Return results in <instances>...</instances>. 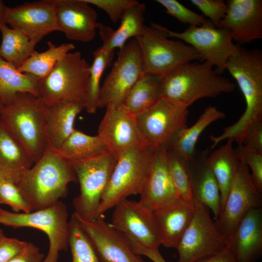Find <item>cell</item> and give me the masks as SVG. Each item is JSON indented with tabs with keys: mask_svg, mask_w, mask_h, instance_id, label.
<instances>
[{
	"mask_svg": "<svg viewBox=\"0 0 262 262\" xmlns=\"http://www.w3.org/2000/svg\"><path fill=\"white\" fill-rule=\"evenodd\" d=\"M116 162L115 157L108 152L71 163L80 184V194L73 201V214L78 220L92 221L96 218Z\"/></svg>",
	"mask_w": 262,
	"mask_h": 262,
	"instance_id": "cell-7",
	"label": "cell"
},
{
	"mask_svg": "<svg viewBox=\"0 0 262 262\" xmlns=\"http://www.w3.org/2000/svg\"><path fill=\"white\" fill-rule=\"evenodd\" d=\"M208 149L196 150L188 159L193 199L210 209L216 220L221 210L219 186L209 164Z\"/></svg>",
	"mask_w": 262,
	"mask_h": 262,
	"instance_id": "cell-23",
	"label": "cell"
},
{
	"mask_svg": "<svg viewBox=\"0 0 262 262\" xmlns=\"http://www.w3.org/2000/svg\"><path fill=\"white\" fill-rule=\"evenodd\" d=\"M66 205L60 200L30 213H16L0 207V225L14 229L29 227L45 233L49 248L42 262H58L59 252L68 246L69 221Z\"/></svg>",
	"mask_w": 262,
	"mask_h": 262,
	"instance_id": "cell-6",
	"label": "cell"
},
{
	"mask_svg": "<svg viewBox=\"0 0 262 262\" xmlns=\"http://www.w3.org/2000/svg\"><path fill=\"white\" fill-rule=\"evenodd\" d=\"M226 3V14L217 27L229 30L239 45L262 38V0H228Z\"/></svg>",
	"mask_w": 262,
	"mask_h": 262,
	"instance_id": "cell-20",
	"label": "cell"
},
{
	"mask_svg": "<svg viewBox=\"0 0 262 262\" xmlns=\"http://www.w3.org/2000/svg\"><path fill=\"white\" fill-rule=\"evenodd\" d=\"M0 56L18 69L35 51V45L23 33L6 24L0 26Z\"/></svg>",
	"mask_w": 262,
	"mask_h": 262,
	"instance_id": "cell-33",
	"label": "cell"
},
{
	"mask_svg": "<svg viewBox=\"0 0 262 262\" xmlns=\"http://www.w3.org/2000/svg\"><path fill=\"white\" fill-rule=\"evenodd\" d=\"M8 8L3 1L0 0V26L6 24V17Z\"/></svg>",
	"mask_w": 262,
	"mask_h": 262,
	"instance_id": "cell-48",
	"label": "cell"
},
{
	"mask_svg": "<svg viewBox=\"0 0 262 262\" xmlns=\"http://www.w3.org/2000/svg\"><path fill=\"white\" fill-rule=\"evenodd\" d=\"M91 5L104 11L114 23L118 21L124 12L129 7L137 3L136 0H84Z\"/></svg>",
	"mask_w": 262,
	"mask_h": 262,
	"instance_id": "cell-41",
	"label": "cell"
},
{
	"mask_svg": "<svg viewBox=\"0 0 262 262\" xmlns=\"http://www.w3.org/2000/svg\"><path fill=\"white\" fill-rule=\"evenodd\" d=\"M207 61L184 63L162 77L163 97L188 108L204 98L233 92L236 85Z\"/></svg>",
	"mask_w": 262,
	"mask_h": 262,
	"instance_id": "cell-3",
	"label": "cell"
},
{
	"mask_svg": "<svg viewBox=\"0 0 262 262\" xmlns=\"http://www.w3.org/2000/svg\"><path fill=\"white\" fill-rule=\"evenodd\" d=\"M0 204L10 206L16 213L32 212L16 184L7 180L0 184Z\"/></svg>",
	"mask_w": 262,
	"mask_h": 262,
	"instance_id": "cell-39",
	"label": "cell"
},
{
	"mask_svg": "<svg viewBox=\"0 0 262 262\" xmlns=\"http://www.w3.org/2000/svg\"><path fill=\"white\" fill-rule=\"evenodd\" d=\"M190 2L216 27L227 11V4L224 0H191Z\"/></svg>",
	"mask_w": 262,
	"mask_h": 262,
	"instance_id": "cell-42",
	"label": "cell"
},
{
	"mask_svg": "<svg viewBox=\"0 0 262 262\" xmlns=\"http://www.w3.org/2000/svg\"><path fill=\"white\" fill-rule=\"evenodd\" d=\"M240 161L251 171V178L257 190L262 194V153L250 150L243 145L235 148Z\"/></svg>",
	"mask_w": 262,
	"mask_h": 262,
	"instance_id": "cell-40",
	"label": "cell"
},
{
	"mask_svg": "<svg viewBox=\"0 0 262 262\" xmlns=\"http://www.w3.org/2000/svg\"><path fill=\"white\" fill-rule=\"evenodd\" d=\"M151 25L167 37L178 39L193 47L199 54L200 61L211 64L220 75L226 70L229 59L241 46L234 43L229 30L217 27L210 21L200 26H189L181 32L170 30L156 23Z\"/></svg>",
	"mask_w": 262,
	"mask_h": 262,
	"instance_id": "cell-9",
	"label": "cell"
},
{
	"mask_svg": "<svg viewBox=\"0 0 262 262\" xmlns=\"http://www.w3.org/2000/svg\"><path fill=\"white\" fill-rule=\"evenodd\" d=\"M57 31L67 38L88 43L95 38L97 30L98 14L84 0H55Z\"/></svg>",
	"mask_w": 262,
	"mask_h": 262,
	"instance_id": "cell-19",
	"label": "cell"
},
{
	"mask_svg": "<svg viewBox=\"0 0 262 262\" xmlns=\"http://www.w3.org/2000/svg\"><path fill=\"white\" fill-rule=\"evenodd\" d=\"M44 258L39 247L32 243L27 242L22 251L8 262H42Z\"/></svg>",
	"mask_w": 262,
	"mask_h": 262,
	"instance_id": "cell-45",
	"label": "cell"
},
{
	"mask_svg": "<svg viewBox=\"0 0 262 262\" xmlns=\"http://www.w3.org/2000/svg\"><path fill=\"white\" fill-rule=\"evenodd\" d=\"M93 61L90 67L87 83L85 109L89 114L96 113L100 88V82L105 69L111 64L114 56V50L98 48L93 53Z\"/></svg>",
	"mask_w": 262,
	"mask_h": 262,
	"instance_id": "cell-35",
	"label": "cell"
},
{
	"mask_svg": "<svg viewBox=\"0 0 262 262\" xmlns=\"http://www.w3.org/2000/svg\"><path fill=\"white\" fill-rule=\"evenodd\" d=\"M34 164L25 149L0 123V173L17 184Z\"/></svg>",
	"mask_w": 262,
	"mask_h": 262,
	"instance_id": "cell-27",
	"label": "cell"
},
{
	"mask_svg": "<svg viewBox=\"0 0 262 262\" xmlns=\"http://www.w3.org/2000/svg\"><path fill=\"white\" fill-rule=\"evenodd\" d=\"M249 169L240 162L226 200L215 222L226 240L244 216L252 209L262 207V194L251 178Z\"/></svg>",
	"mask_w": 262,
	"mask_h": 262,
	"instance_id": "cell-14",
	"label": "cell"
},
{
	"mask_svg": "<svg viewBox=\"0 0 262 262\" xmlns=\"http://www.w3.org/2000/svg\"><path fill=\"white\" fill-rule=\"evenodd\" d=\"M76 175L69 161L48 148L16 184L31 211L50 206L68 193Z\"/></svg>",
	"mask_w": 262,
	"mask_h": 262,
	"instance_id": "cell-2",
	"label": "cell"
},
{
	"mask_svg": "<svg viewBox=\"0 0 262 262\" xmlns=\"http://www.w3.org/2000/svg\"><path fill=\"white\" fill-rule=\"evenodd\" d=\"M90 67L80 52H68L48 75L39 79V97L47 106L66 99L85 102Z\"/></svg>",
	"mask_w": 262,
	"mask_h": 262,
	"instance_id": "cell-8",
	"label": "cell"
},
{
	"mask_svg": "<svg viewBox=\"0 0 262 262\" xmlns=\"http://www.w3.org/2000/svg\"><path fill=\"white\" fill-rule=\"evenodd\" d=\"M237 262H256L262 254V208L251 209L227 240Z\"/></svg>",
	"mask_w": 262,
	"mask_h": 262,
	"instance_id": "cell-22",
	"label": "cell"
},
{
	"mask_svg": "<svg viewBox=\"0 0 262 262\" xmlns=\"http://www.w3.org/2000/svg\"><path fill=\"white\" fill-rule=\"evenodd\" d=\"M26 243L4 235L0 241V262H8L13 259L22 251Z\"/></svg>",
	"mask_w": 262,
	"mask_h": 262,
	"instance_id": "cell-44",
	"label": "cell"
},
{
	"mask_svg": "<svg viewBox=\"0 0 262 262\" xmlns=\"http://www.w3.org/2000/svg\"><path fill=\"white\" fill-rule=\"evenodd\" d=\"M98 129V135L116 159L124 151L146 144L140 133L135 116L121 107H107Z\"/></svg>",
	"mask_w": 262,
	"mask_h": 262,
	"instance_id": "cell-18",
	"label": "cell"
},
{
	"mask_svg": "<svg viewBox=\"0 0 262 262\" xmlns=\"http://www.w3.org/2000/svg\"><path fill=\"white\" fill-rule=\"evenodd\" d=\"M240 145L262 153V118L253 121L246 130Z\"/></svg>",
	"mask_w": 262,
	"mask_h": 262,
	"instance_id": "cell-43",
	"label": "cell"
},
{
	"mask_svg": "<svg viewBox=\"0 0 262 262\" xmlns=\"http://www.w3.org/2000/svg\"><path fill=\"white\" fill-rule=\"evenodd\" d=\"M167 156L171 178L179 197L194 201L191 190L188 160L167 149Z\"/></svg>",
	"mask_w": 262,
	"mask_h": 262,
	"instance_id": "cell-37",
	"label": "cell"
},
{
	"mask_svg": "<svg viewBox=\"0 0 262 262\" xmlns=\"http://www.w3.org/2000/svg\"><path fill=\"white\" fill-rule=\"evenodd\" d=\"M68 246L72 255L71 262H101L73 213L69 221Z\"/></svg>",
	"mask_w": 262,
	"mask_h": 262,
	"instance_id": "cell-36",
	"label": "cell"
},
{
	"mask_svg": "<svg viewBox=\"0 0 262 262\" xmlns=\"http://www.w3.org/2000/svg\"><path fill=\"white\" fill-rule=\"evenodd\" d=\"M196 262H237L228 249L225 248L214 254L203 258Z\"/></svg>",
	"mask_w": 262,
	"mask_h": 262,
	"instance_id": "cell-47",
	"label": "cell"
},
{
	"mask_svg": "<svg viewBox=\"0 0 262 262\" xmlns=\"http://www.w3.org/2000/svg\"><path fill=\"white\" fill-rule=\"evenodd\" d=\"M47 44V50L41 52L35 51L18 68V70L39 79L43 78L50 72L60 60L75 49L72 43H63L57 46L49 41Z\"/></svg>",
	"mask_w": 262,
	"mask_h": 262,
	"instance_id": "cell-34",
	"label": "cell"
},
{
	"mask_svg": "<svg viewBox=\"0 0 262 262\" xmlns=\"http://www.w3.org/2000/svg\"><path fill=\"white\" fill-rule=\"evenodd\" d=\"M188 108L162 98L148 110L135 116L144 142L155 148L168 146L174 135L187 127Z\"/></svg>",
	"mask_w": 262,
	"mask_h": 262,
	"instance_id": "cell-12",
	"label": "cell"
},
{
	"mask_svg": "<svg viewBox=\"0 0 262 262\" xmlns=\"http://www.w3.org/2000/svg\"><path fill=\"white\" fill-rule=\"evenodd\" d=\"M4 235L3 229L0 228V241Z\"/></svg>",
	"mask_w": 262,
	"mask_h": 262,
	"instance_id": "cell-51",
	"label": "cell"
},
{
	"mask_svg": "<svg viewBox=\"0 0 262 262\" xmlns=\"http://www.w3.org/2000/svg\"><path fill=\"white\" fill-rule=\"evenodd\" d=\"M46 109L39 96L21 92L10 104L4 106L0 114V123L25 149L34 163L48 148Z\"/></svg>",
	"mask_w": 262,
	"mask_h": 262,
	"instance_id": "cell-4",
	"label": "cell"
},
{
	"mask_svg": "<svg viewBox=\"0 0 262 262\" xmlns=\"http://www.w3.org/2000/svg\"><path fill=\"white\" fill-rule=\"evenodd\" d=\"M39 81L38 77L20 72L0 56V99L4 106L19 93L39 96Z\"/></svg>",
	"mask_w": 262,
	"mask_h": 262,
	"instance_id": "cell-31",
	"label": "cell"
},
{
	"mask_svg": "<svg viewBox=\"0 0 262 262\" xmlns=\"http://www.w3.org/2000/svg\"><path fill=\"white\" fill-rule=\"evenodd\" d=\"M146 5L139 1L128 8L121 16L120 24L115 30L98 23L97 25L102 41V46L108 49H122L130 38H137L143 33L145 26L144 14Z\"/></svg>",
	"mask_w": 262,
	"mask_h": 262,
	"instance_id": "cell-26",
	"label": "cell"
},
{
	"mask_svg": "<svg viewBox=\"0 0 262 262\" xmlns=\"http://www.w3.org/2000/svg\"><path fill=\"white\" fill-rule=\"evenodd\" d=\"M195 203L193 218L176 248L178 262H196L226 248V239L213 221L209 209Z\"/></svg>",
	"mask_w": 262,
	"mask_h": 262,
	"instance_id": "cell-13",
	"label": "cell"
},
{
	"mask_svg": "<svg viewBox=\"0 0 262 262\" xmlns=\"http://www.w3.org/2000/svg\"><path fill=\"white\" fill-rule=\"evenodd\" d=\"M156 148L144 144L119 155L101 197L96 218L128 196L140 194Z\"/></svg>",
	"mask_w": 262,
	"mask_h": 262,
	"instance_id": "cell-5",
	"label": "cell"
},
{
	"mask_svg": "<svg viewBox=\"0 0 262 262\" xmlns=\"http://www.w3.org/2000/svg\"><path fill=\"white\" fill-rule=\"evenodd\" d=\"M56 151L71 163L110 152L98 135L91 136L76 129Z\"/></svg>",
	"mask_w": 262,
	"mask_h": 262,
	"instance_id": "cell-32",
	"label": "cell"
},
{
	"mask_svg": "<svg viewBox=\"0 0 262 262\" xmlns=\"http://www.w3.org/2000/svg\"><path fill=\"white\" fill-rule=\"evenodd\" d=\"M144 73L138 43L132 38L119 50L116 61L100 86L98 108L119 107L129 90Z\"/></svg>",
	"mask_w": 262,
	"mask_h": 262,
	"instance_id": "cell-11",
	"label": "cell"
},
{
	"mask_svg": "<svg viewBox=\"0 0 262 262\" xmlns=\"http://www.w3.org/2000/svg\"><path fill=\"white\" fill-rule=\"evenodd\" d=\"M162 98V77L144 73L129 90L120 107L136 116L149 109Z\"/></svg>",
	"mask_w": 262,
	"mask_h": 262,
	"instance_id": "cell-29",
	"label": "cell"
},
{
	"mask_svg": "<svg viewBox=\"0 0 262 262\" xmlns=\"http://www.w3.org/2000/svg\"><path fill=\"white\" fill-rule=\"evenodd\" d=\"M4 105H3V103L2 102L1 100L0 99V114L1 112L2 111Z\"/></svg>",
	"mask_w": 262,
	"mask_h": 262,
	"instance_id": "cell-49",
	"label": "cell"
},
{
	"mask_svg": "<svg viewBox=\"0 0 262 262\" xmlns=\"http://www.w3.org/2000/svg\"><path fill=\"white\" fill-rule=\"evenodd\" d=\"M135 39L145 73L162 77L184 63L200 61L193 47L180 40L169 39L151 25H145L142 34Z\"/></svg>",
	"mask_w": 262,
	"mask_h": 262,
	"instance_id": "cell-10",
	"label": "cell"
},
{
	"mask_svg": "<svg viewBox=\"0 0 262 262\" xmlns=\"http://www.w3.org/2000/svg\"><path fill=\"white\" fill-rule=\"evenodd\" d=\"M55 0L26 2L9 7L6 24L25 34L35 45L45 35L57 31Z\"/></svg>",
	"mask_w": 262,
	"mask_h": 262,
	"instance_id": "cell-17",
	"label": "cell"
},
{
	"mask_svg": "<svg viewBox=\"0 0 262 262\" xmlns=\"http://www.w3.org/2000/svg\"><path fill=\"white\" fill-rule=\"evenodd\" d=\"M156 1L165 9L167 14L189 26H200L210 21L203 15L192 11L176 0H156Z\"/></svg>",
	"mask_w": 262,
	"mask_h": 262,
	"instance_id": "cell-38",
	"label": "cell"
},
{
	"mask_svg": "<svg viewBox=\"0 0 262 262\" xmlns=\"http://www.w3.org/2000/svg\"><path fill=\"white\" fill-rule=\"evenodd\" d=\"M225 116V114L216 107L208 106L194 125L181 129L174 135L167 149L185 159H189L196 150V144L203 131L211 124Z\"/></svg>",
	"mask_w": 262,
	"mask_h": 262,
	"instance_id": "cell-28",
	"label": "cell"
},
{
	"mask_svg": "<svg viewBox=\"0 0 262 262\" xmlns=\"http://www.w3.org/2000/svg\"><path fill=\"white\" fill-rule=\"evenodd\" d=\"M167 148H156L140 193V202L155 211L180 198L171 178L167 156Z\"/></svg>",
	"mask_w": 262,
	"mask_h": 262,
	"instance_id": "cell-21",
	"label": "cell"
},
{
	"mask_svg": "<svg viewBox=\"0 0 262 262\" xmlns=\"http://www.w3.org/2000/svg\"><path fill=\"white\" fill-rule=\"evenodd\" d=\"M226 70L236 80L243 94L246 107L237 122L226 127L219 135L210 136L212 148L229 138L240 145L248 126L262 118V51L240 46L238 51L229 59Z\"/></svg>",
	"mask_w": 262,
	"mask_h": 262,
	"instance_id": "cell-1",
	"label": "cell"
},
{
	"mask_svg": "<svg viewBox=\"0 0 262 262\" xmlns=\"http://www.w3.org/2000/svg\"><path fill=\"white\" fill-rule=\"evenodd\" d=\"M85 108L84 101L66 99L47 106L45 127L48 148L57 151L72 133L77 115Z\"/></svg>",
	"mask_w": 262,
	"mask_h": 262,
	"instance_id": "cell-25",
	"label": "cell"
},
{
	"mask_svg": "<svg viewBox=\"0 0 262 262\" xmlns=\"http://www.w3.org/2000/svg\"><path fill=\"white\" fill-rule=\"evenodd\" d=\"M6 180L4 176L0 173V184L4 180Z\"/></svg>",
	"mask_w": 262,
	"mask_h": 262,
	"instance_id": "cell-50",
	"label": "cell"
},
{
	"mask_svg": "<svg viewBox=\"0 0 262 262\" xmlns=\"http://www.w3.org/2000/svg\"><path fill=\"white\" fill-rule=\"evenodd\" d=\"M131 244L135 253L145 256L153 262H167L159 252V249L148 247L134 240H131Z\"/></svg>",
	"mask_w": 262,
	"mask_h": 262,
	"instance_id": "cell-46",
	"label": "cell"
},
{
	"mask_svg": "<svg viewBox=\"0 0 262 262\" xmlns=\"http://www.w3.org/2000/svg\"><path fill=\"white\" fill-rule=\"evenodd\" d=\"M196 211L195 201L179 198L155 211L161 235V245L177 248Z\"/></svg>",
	"mask_w": 262,
	"mask_h": 262,
	"instance_id": "cell-24",
	"label": "cell"
},
{
	"mask_svg": "<svg viewBox=\"0 0 262 262\" xmlns=\"http://www.w3.org/2000/svg\"><path fill=\"white\" fill-rule=\"evenodd\" d=\"M78 220L101 262H145L133 251L125 235L105 221L104 215L92 221Z\"/></svg>",
	"mask_w": 262,
	"mask_h": 262,
	"instance_id": "cell-16",
	"label": "cell"
},
{
	"mask_svg": "<svg viewBox=\"0 0 262 262\" xmlns=\"http://www.w3.org/2000/svg\"><path fill=\"white\" fill-rule=\"evenodd\" d=\"M233 140L227 139L226 144L209 153L208 160L217 181L221 197V207L224 203L232 181L240 165V161Z\"/></svg>",
	"mask_w": 262,
	"mask_h": 262,
	"instance_id": "cell-30",
	"label": "cell"
},
{
	"mask_svg": "<svg viewBox=\"0 0 262 262\" xmlns=\"http://www.w3.org/2000/svg\"><path fill=\"white\" fill-rule=\"evenodd\" d=\"M114 208L110 224L114 228L146 246L159 249L161 235L154 211L127 198Z\"/></svg>",
	"mask_w": 262,
	"mask_h": 262,
	"instance_id": "cell-15",
	"label": "cell"
}]
</instances>
